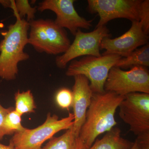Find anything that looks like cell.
Returning a JSON list of instances; mask_svg holds the SVG:
<instances>
[{
	"instance_id": "1",
	"label": "cell",
	"mask_w": 149,
	"mask_h": 149,
	"mask_svg": "<svg viewBox=\"0 0 149 149\" xmlns=\"http://www.w3.org/2000/svg\"><path fill=\"white\" fill-rule=\"evenodd\" d=\"M124 98V96L105 91L93 93L85 122L79 133L88 148L98 136L109 131L117 124L115 118L116 112Z\"/></svg>"
},
{
	"instance_id": "2",
	"label": "cell",
	"mask_w": 149,
	"mask_h": 149,
	"mask_svg": "<svg viewBox=\"0 0 149 149\" xmlns=\"http://www.w3.org/2000/svg\"><path fill=\"white\" fill-rule=\"evenodd\" d=\"M15 23L10 24L7 30L1 31L3 39L0 42V78L7 81L16 79L18 65L29 56L24 49L28 43L29 22L21 18L16 13Z\"/></svg>"
},
{
	"instance_id": "3",
	"label": "cell",
	"mask_w": 149,
	"mask_h": 149,
	"mask_svg": "<svg viewBox=\"0 0 149 149\" xmlns=\"http://www.w3.org/2000/svg\"><path fill=\"white\" fill-rule=\"evenodd\" d=\"M29 24L28 44L38 52L53 55L63 54L71 44L65 29L52 19H34Z\"/></svg>"
},
{
	"instance_id": "4",
	"label": "cell",
	"mask_w": 149,
	"mask_h": 149,
	"mask_svg": "<svg viewBox=\"0 0 149 149\" xmlns=\"http://www.w3.org/2000/svg\"><path fill=\"white\" fill-rule=\"evenodd\" d=\"M121 58L113 54H103L99 57L85 56L71 61L65 74L68 77L83 75L89 80L93 93H103L110 70Z\"/></svg>"
},
{
	"instance_id": "5",
	"label": "cell",
	"mask_w": 149,
	"mask_h": 149,
	"mask_svg": "<svg viewBox=\"0 0 149 149\" xmlns=\"http://www.w3.org/2000/svg\"><path fill=\"white\" fill-rule=\"evenodd\" d=\"M74 120L72 113H70L67 117L59 119L56 115L49 113L42 124L34 129L25 128L22 131L16 132L10 142L14 149H42L43 143L56 133L72 128Z\"/></svg>"
},
{
	"instance_id": "6",
	"label": "cell",
	"mask_w": 149,
	"mask_h": 149,
	"mask_svg": "<svg viewBox=\"0 0 149 149\" xmlns=\"http://www.w3.org/2000/svg\"><path fill=\"white\" fill-rule=\"evenodd\" d=\"M104 89L123 96L135 93L149 94L148 70L142 66L134 67L127 71L113 67L110 70Z\"/></svg>"
},
{
	"instance_id": "7",
	"label": "cell",
	"mask_w": 149,
	"mask_h": 149,
	"mask_svg": "<svg viewBox=\"0 0 149 149\" xmlns=\"http://www.w3.org/2000/svg\"><path fill=\"white\" fill-rule=\"evenodd\" d=\"M109 31L106 26L96 27L93 31L84 32L79 29L74 35V39L66 52L56 58V65L64 69L70 62L82 56H101L100 52L102 41L106 37H110Z\"/></svg>"
},
{
	"instance_id": "8",
	"label": "cell",
	"mask_w": 149,
	"mask_h": 149,
	"mask_svg": "<svg viewBox=\"0 0 149 149\" xmlns=\"http://www.w3.org/2000/svg\"><path fill=\"white\" fill-rule=\"evenodd\" d=\"M119 115L136 136L149 131V94L135 93L124 96Z\"/></svg>"
},
{
	"instance_id": "9",
	"label": "cell",
	"mask_w": 149,
	"mask_h": 149,
	"mask_svg": "<svg viewBox=\"0 0 149 149\" xmlns=\"http://www.w3.org/2000/svg\"><path fill=\"white\" fill-rule=\"evenodd\" d=\"M142 0H88V10L97 13L100 20L96 27L105 26L109 22L123 18L139 21V7Z\"/></svg>"
},
{
	"instance_id": "10",
	"label": "cell",
	"mask_w": 149,
	"mask_h": 149,
	"mask_svg": "<svg viewBox=\"0 0 149 149\" xmlns=\"http://www.w3.org/2000/svg\"><path fill=\"white\" fill-rule=\"evenodd\" d=\"M74 0H45L39 3L37 10L40 12L49 10L54 13V22L59 27L68 29L75 35L80 29H89L93 20H88L80 16L74 8Z\"/></svg>"
},
{
	"instance_id": "11",
	"label": "cell",
	"mask_w": 149,
	"mask_h": 149,
	"mask_svg": "<svg viewBox=\"0 0 149 149\" xmlns=\"http://www.w3.org/2000/svg\"><path fill=\"white\" fill-rule=\"evenodd\" d=\"M148 35L144 33L140 22L134 21L130 29L120 37L104 38L101 43L100 49L105 50L103 54L125 57L139 47L148 44Z\"/></svg>"
},
{
	"instance_id": "12",
	"label": "cell",
	"mask_w": 149,
	"mask_h": 149,
	"mask_svg": "<svg viewBox=\"0 0 149 149\" xmlns=\"http://www.w3.org/2000/svg\"><path fill=\"white\" fill-rule=\"evenodd\" d=\"M74 77L72 106L74 120L72 128L74 133L79 136L80 129L85 122L86 113L91 104L93 93L88 78L83 75H77Z\"/></svg>"
},
{
	"instance_id": "13",
	"label": "cell",
	"mask_w": 149,
	"mask_h": 149,
	"mask_svg": "<svg viewBox=\"0 0 149 149\" xmlns=\"http://www.w3.org/2000/svg\"><path fill=\"white\" fill-rule=\"evenodd\" d=\"M120 128L114 127L88 149H131L134 143L123 138Z\"/></svg>"
},
{
	"instance_id": "14",
	"label": "cell",
	"mask_w": 149,
	"mask_h": 149,
	"mask_svg": "<svg viewBox=\"0 0 149 149\" xmlns=\"http://www.w3.org/2000/svg\"><path fill=\"white\" fill-rule=\"evenodd\" d=\"M79 136L76 135L72 127L61 136L53 137L42 149H88Z\"/></svg>"
},
{
	"instance_id": "15",
	"label": "cell",
	"mask_w": 149,
	"mask_h": 149,
	"mask_svg": "<svg viewBox=\"0 0 149 149\" xmlns=\"http://www.w3.org/2000/svg\"><path fill=\"white\" fill-rule=\"evenodd\" d=\"M136 66H149V44L136 49L127 56L121 57L114 67L122 69Z\"/></svg>"
},
{
	"instance_id": "16",
	"label": "cell",
	"mask_w": 149,
	"mask_h": 149,
	"mask_svg": "<svg viewBox=\"0 0 149 149\" xmlns=\"http://www.w3.org/2000/svg\"><path fill=\"white\" fill-rule=\"evenodd\" d=\"M0 4L5 8L11 9L13 13H17L21 18L27 16L29 22L35 19L37 7H32L28 0H0Z\"/></svg>"
},
{
	"instance_id": "17",
	"label": "cell",
	"mask_w": 149,
	"mask_h": 149,
	"mask_svg": "<svg viewBox=\"0 0 149 149\" xmlns=\"http://www.w3.org/2000/svg\"><path fill=\"white\" fill-rule=\"evenodd\" d=\"M15 110L22 116L34 113L37 109L33 94L30 90L20 92L18 91L14 95Z\"/></svg>"
},
{
	"instance_id": "18",
	"label": "cell",
	"mask_w": 149,
	"mask_h": 149,
	"mask_svg": "<svg viewBox=\"0 0 149 149\" xmlns=\"http://www.w3.org/2000/svg\"><path fill=\"white\" fill-rule=\"evenodd\" d=\"M22 115L13 109L6 115L4 121V128L6 136L22 131L25 128L22 124Z\"/></svg>"
},
{
	"instance_id": "19",
	"label": "cell",
	"mask_w": 149,
	"mask_h": 149,
	"mask_svg": "<svg viewBox=\"0 0 149 149\" xmlns=\"http://www.w3.org/2000/svg\"><path fill=\"white\" fill-rule=\"evenodd\" d=\"M56 102L63 109H68L72 106V92L68 88H63L59 90L55 96Z\"/></svg>"
},
{
	"instance_id": "20",
	"label": "cell",
	"mask_w": 149,
	"mask_h": 149,
	"mask_svg": "<svg viewBox=\"0 0 149 149\" xmlns=\"http://www.w3.org/2000/svg\"><path fill=\"white\" fill-rule=\"evenodd\" d=\"M139 22L146 35L149 33V1H141L139 11Z\"/></svg>"
},
{
	"instance_id": "21",
	"label": "cell",
	"mask_w": 149,
	"mask_h": 149,
	"mask_svg": "<svg viewBox=\"0 0 149 149\" xmlns=\"http://www.w3.org/2000/svg\"><path fill=\"white\" fill-rule=\"evenodd\" d=\"M14 109L13 107H4L0 103V141L3 140L5 136H6L4 125L6 116L9 112Z\"/></svg>"
},
{
	"instance_id": "22",
	"label": "cell",
	"mask_w": 149,
	"mask_h": 149,
	"mask_svg": "<svg viewBox=\"0 0 149 149\" xmlns=\"http://www.w3.org/2000/svg\"><path fill=\"white\" fill-rule=\"evenodd\" d=\"M137 149H149V131L137 136L136 141Z\"/></svg>"
},
{
	"instance_id": "23",
	"label": "cell",
	"mask_w": 149,
	"mask_h": 149,
	"mask_svg": "<svg viewBox=\"0 0 149 149\" xmlns=\"http://www.w3.org/2000/svg\"><path fill=\"white\" fill-rule=\"evenodd\" d=\"M0 149H14L12 144L9 142L8 145H5L0 143Z\"/></svg>"
},
{
	"instance_id": "24",
	"label": "cell",
	"mask_w": 149,
	"mask_h": 149,
	"mask_svg": "<svg viewBox=\"0 0 149 149\" xmlns=\"http://www.w3.org/2000/svg\"><path fill=\"white\" fill-rule=\"evenodd\" d=\"M131 149H137V146H136V142H134L133 146H132Z\"/></svg>"
}]
</instances>
